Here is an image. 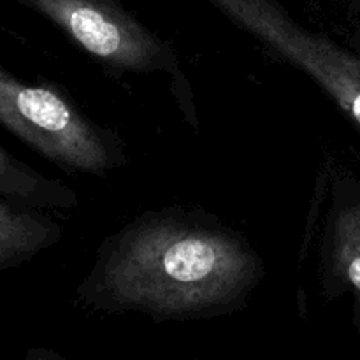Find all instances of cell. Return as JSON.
Returning <instances> with one entry per match:
<instances>
[{
    "instance_id": "5",
    "label": "cell",
    "mask_w": 360,
    "mask_h": 360,
    "mask_svg": "<svg viewBox=\"0 0 360 360\" xmlns=\"http://www.w3.org/2000/svg\"><path fill=\"white\" fill-rule=\"evenodd\" d=\"M0 197L37 210H72L74 190L49 179L0 146Z\"/></svg>"
},
{
    "instance_id": "2",
    "label": "cell",
    "mask_w": 360,
    "mask_h": 360,
    "mask_svg": "<svg viewBox=\"0 0 360 360\" xmlns=\"http://www.w3.org/2000/svg\"><path fill=\"white\" fill-rule=\"evenodd\" d=\"M0 127L67 172L105 174L122 164L116 139L49 84H28L0 63Z\"/></svg>"
},
{
    "instance_id": "4",
    "label": "cell",
    "mask_w": 360,
    "mask_h": 360,
    "mask_svg": "<svg viewBox=\"0 0 360 360\" xmlns=\"http://www.w3.org/2000/svg\"><path fill=\"white\" fill-rule=\"evenodd\" d=\"M60 238V225L41 210L0 197V271L23 266Z\"/></svg>"
},
{
    "instance_id": "3",
    "label": "cell",
    "mask_w": 360,
    "mask_h": 360,
    "mask_svg": "<svg viewBox=\"0 0 360 360\" xmlns=\"http://www.w3.org/2000/svg\"><path fill=\"white\" fill-rule=\"evenodd\" d=\"M62 28L104 65L129 72L176 70L172 49L115 0H18Z\"/></svg>"
},
{
    "instance_id": "6",
    "label": "cell",
    "mask_w": 360,
    "mask_h": 360,
    "mask_svg": "<svg viewBox=\"0 0 360 360\" xmlns=\"http://www.w3.org/2000/svg\"><path fill=\"white\" fill-rule=\"evenodd\" d=\"M330 262L336 276L354 288L360 309V204L343 207L333 220Z\"/></svg>"
},
{
    "instance_id": "1",
    "label": "cell",
    "mask_w": 360,
    "mask_h": 360,
    "mask_svg": "<svg viewBox=\"0 0 360 360\" xmlns=\"http://www.w3.org/2000/svg\"><path fill=\"white\" fill-rule=\"evenodd\" d=\"M264 274L243 236L210 218L165 210L109 238L81 294L108 311L193 320L238 308Z\"/></svg>"
}]
</instances>
